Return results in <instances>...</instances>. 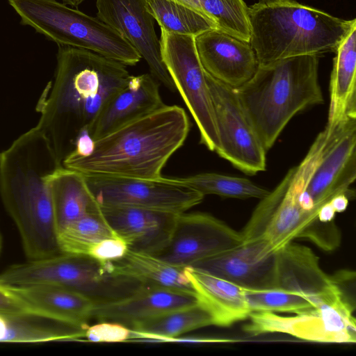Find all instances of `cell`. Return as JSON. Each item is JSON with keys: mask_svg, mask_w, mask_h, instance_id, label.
Instances as JSON below:
<instances>
[{"mask_svg": "<svg viewBox=\"0 0 356 356\" xmlns=\"http://www.w3.org/2000/svg\"><path fill=\"white\" fill-rule=\"evenodd\" d=\"M242 243L241 232L214 216L206 213L184 212L178 214L168 242L154 255L184 268Z\"/></svg>", "mask_w": 356, "mask_h": 356, "instance_id": "4fadbf2b", "label": "cell"}, {"mask_svg": "<svg viewBox=\"0 0 356 356\" xmlns=\"http://www.w3.org/2000/svg\"><path fill=\"white\" fill-rule=\"evenodd\" d=\"M82 329L29 309L0 312V342L36 343L79 340Z\"/></svg>", "mask_w": 356, "mask_h": 356, "instance_id": "d4e9b609", "label": "cell"}, {"mask_svg": "<svg viewBox=\"0 0 356 356\" xmlns=\"http://www.w3.org/2000/svg\"><path fill=\"white\" fill-rule=\"evenodd\" d=\"M100 207L106 220L129 250L153 255L168 242L178 216L131 207Z\"/></svg>", "mask_w": 356, "mask_h": 356, "instance_id": "44dd1931", "label": "cell"}, {"mask_svg": "<svg viewBox=\"0 0 356 356\" xmlns=\"http://www.w3.org/2000/svg\"><path fill=\"white\" fill-rule=\"evenodd\" d=\"M131 330L119 323L99 321L85 329L83 338L92 342H123L131 340Z\"/></svg>", "mask_w": 356, "mask_h": 356, "instance_id": "836d02e7", "label": "cell"}, {"mask_svg": "<svg viewBox=\"0 0 356 356\" xmlns=\"http://www.w3.org/2000/svg\"><path fill=\"white\" fill-rule=\"evenodd\" d=\"M270 288L303 297L315 306L341 298L350 300L332 276L321 268L318 257L309 247L293 241L275 252Z\"/></svg>", "mask_w": 356, "mask_h": 356, "instance_id": "2e32d148", "label": "cell"}, {"mask_svg": "<svg viewBox=\"0 0 356 356\" xmlns=\"http://www.w3.org/2000/svg\"><path fill=\"white\" fill-rule=\"evenodd\" d=\"M48 182L58 232L81 216L100 209L83 174L61 167Z\"/></svg>", "mask_w": 356, "mask_h": 356, "instance_id": "484cf974", "label": "cell"}, {"mask_svg": "<svg viewBox=\"0 0 356 356\" xmlns=\"http://www.w3.org/2000/svg\"><path fill=\"white\" fill-rule=\"evenodd\" d=\"M129 250L127 243L120 237H112L97 243L88 256L102 262L108 263L122 258Z\"/></svg>", "mask_w": 356, "mask_h": 356, "instance_id": "e575fe53", "label": "cell"}, {"mask_svg": "<svg viewBox=\"0 0 356 356\" xmlns=\"http://www.w3.org/2000/svg\"><path fill=\"white\" fill-rule=\"evenodd\" d=\"M200 12L218 29L249 42L248 7L243 0H175Z\"/></svg>", "mask_w": 356, "mask_h": 356, "instance_id": "4dcf8cb0", "label": "cell"}, {"mask_svg": "<svg viewBox=\"0 0 356 356\" xmlns=\"http://www.w3.org/2000/svg\"><path fill=\"white\" fill-rule=\"evenodd\" d=\"M20 24L58 45L92 51L124 65H136L138 52L117 31L97 17L57 0H8Z\"/></svg>", "mask_w": 356, "mask_h": 356, "instance_id": "52a82bcc", "label": "cell"}, {"mask_svg": "<svg viewBox=\"0 0 356 356\" xmlns=\"http://www.w3.org/2000/svg\"><path fill=\"white\" fill-rule=\"evenodd\" d=\"M161 31V53L165 66L197 126L200 143L216 152L219 140L213 105L195 37Z\"/></svg>", "mask_w": 356, "mask_h": 356, "instance_id": "9c48e42d", "label": "cell"}, {"mask_svg": "<svg viewBox=\"0 0 356 356\" xmlns=\"http://www.w3.org/2000/svg\"><path fill=\"white\" fill-rule=\"evenodd\" d=\"M1 248H2V235H1V230H0V252H1Z\"/></svg>", "mask_w": 356, "mask_h": 356, "instance_id": "f35d334b", "label": "cell"}, {"mask_svg": "<svg viewBox=\"0 0 356 356\" xmlns=\"http://www.w3.org/2000/svg\"><path fill=\"white\" fill-rule=\"evenodd\" d=\"M62 3L65 5L71 6L72 7H78L81 3H83L85 0H61Z\"/></svg>", "mask_w": 356, "mask_h": 356, "instance_id": "74e56055", "label": "cell"}, {"mask_svg": "<svg viewBox=\"0 0 356 356\" xmlns=\"http://www.w3.org/2000/svg\"><path fill=\"white\" fill-rule=\"evenodd\" d=\"M356 25L337 47L330 81V106L327 127L334 129L356 118Z\"/></svg>", "mask_w": 356, "mask_h": 356, "instance_id": "cb8c5ba5", "label": "cell"}, {"mask_svg": "<svg viewBox=\"0 0 356 356\" xmlns=\"http://www.w3.org/2000/svg\"><path fill=\"white\" fill-rule=\"evenodd\" d=\"M249 42L259 65L335 52L355 19L346 20L294 0H259L248 7Z\"/></svg>", "mask_w": 356, "mask_h": 356, "instance_id": "5b68a950", "label": "cell"}, {"mask_svg": "<svg viewBox=\"0 0 356 356\" xmlns=\"http://www.w3.org/2000/svg\"><path fill=\"white\" fill-rule=\"evenodd\" d=\"M49 284L79 291L95 302L125 296L141 284L113 276L111 262L89 256L62 253L51 257L12 265L0 273L1 286Z\"/></svg>", "mask_w": 356, "mask_h": 356, "instance_id": "ba28073f", "label": "cell"}, {"mask_svg": "<svg viewBox=\"0 0 356 356\" xmlns=\"http://www.w3.org/2000/svg\"><path fill=\"white\" fill-rule=\"evenodd\" d=\"M275 254L264 240L254 239L200 261L192 267L244 288L267 289L272 284Z\"/></svg>", "mask_w": 356, "mask_h": 356, "instance_id": "d6986e66", "label": "cell"}, {"mask_svg": "<svg viewBox=\"0 0 356 356\" xmlns=\"http://www.w3.org/2000/svg\"><path fill=\"white\" fill-rule=\"evenodd\" d=\"M245 294L251 312L296 314L316 307L303 297L275 288H245Z\"/></svg>", "mask_w": 356, "mask_h": 356, "instance_id": "d6a6232c", "label": "cell"}, {"mask_svg": "<svg viewBox=\"0 0 356 356\" xmlns=\"http://www.w3.org/2000/svg\"><path fill=\"white\" fill-rule=\"evenodd\" d=\"M97 17L120 33L147 63L150 74L165 88L175 86L163 61L160 40L147 0H95Z\"/></svg>", "mask_w": 356, "mask_h": 356, "instance_id": "5bb4252c", "label": "cell"}, {"mask_svg": "<svg viewBox=\"0 0 356 356\" xmlns=\"http://www.w3.org/2000/svg\"><path fill=\"white\" fill-rule=\"evenodd\" d=\"M211 94L219 146L216 152L248 175L266 168V150L248 120L235 88L217 80L206 72Z\"/></svg>", "mask_w": 356, "mask_h": 356, "instance_id": "7c38bea8", "label": "cell"}, {"mask_svg": "<svg viewBox=\"0 0 356 356\" xmlns=\"http://www.w3.org/2000/svg\"><path fill=\"white\" fill-rule=\"evenodd\" d=\"M350 196L347 194L341 193L334 197L330 201L332 207L336 213L344 211L348 204V200Z\"/></svg>", "mask_w": 356, "mask_h": 356, "instance_id": "8d00e7d4", "label": "cell"}, {"mask_svg": "<svg viewBox=\"0 0 356 356\" xmlns=\"http://www.w3.org/2000/svg\"><path fill=\"white\" fill-rule=\"evenodd\" d=\"M328 138L329 132L325 127L302 161L291 168L274 190L261 199L241 231L243 242L262 239L274 253L296 238L309 241L327 252L339 247L341 234L334 220L321 222L318 219L320 209H309L302 200Z\"/></svg>", "mask_w": 356, "mask_h": 356, "instance_id": "277c9868", "label": "cell"}, {"mask_svg": "<svg viewBox=\"0 0 356 356\" xmlns=\"http://www.w3.org/2000/svg\"><path fill=\"white\" fill-rule=\"evenodd\" d=\"M184 269L197 304L209 314L213 325L229 327L248 318L251 312L244 287L200 268Z\"/></svg>", "mask_w": 356, "mask_h": 356, "instance_id": "603a6c76", "label": "cell"}, {"mask_svg": "<svg viewBox=\"0 0 356 356\" xmlns=\"http://www.w3.org/2000/svg\"><path fill=\"white\" fill-rule=\"evenodd\" d=\"M54 81L38 101L36 127L47 138L60 165L79 138L88 134L108 100L131 75L124 64L84 49L58 45Z\"/></svg>", "mask_w": 356, "mask_h": 356, "instance_id": "6da1fadb", "label": "cell"}, {"mask_svg": "<svg viewBox=\"0 0 356 356\" xmlns=\"http://www.w3.org/2000/svg\"><path fill=\"white\" fill-rule=\"evenodd\" d=\"M184 268L169 264L155 255L130 250L120 259L111 262L113 276L142 284L193 291Z\"/></svg>", "mask_w": 356, "mask_h": 356, "instance_id": "4316f807", "label": "cell"}, {"mask_svg": "<svg viewBox=\"0 0 356 356\" xmlns=\"http://www.w3.org/2000/svg\"><path fill=\"white\" fill-rule=\"evenodd\" d=\"M118 235L104 218L100 209L88 213L58 232V243L63 253L88 256L99 242ZM120 237V236H119Z\"/></svg>", "mask_w": 356, "mask_h": 356, "instance_id": "f546056e", "label": "cell"}, {"mask_svg": "<svg viewBox=\"0 0 356 356\" xmlns=\"http://www.w3.org/2000/svg\"><path fill=\"white\" fill-rule=\"evenodd\" d=\"M61 167L36 127L0 154V195L29 261L63 253L48 182Z\"/></svg>", "mask_w": 356, "mask_h": 356, "instance_id": "7a4b0ae2", "label": "cell"}, {"mask_svg": "<svg viewBox=\"0 0 356 356\" xmlns=\"http://www.w3.org/2000/svg\"><path fill=\"white\" fill-rule=\"evenodd\" d=\"M24 309H27L0 286V312L19 311Z\"/></svg>", "mask_w": 356, "mask_h": 356, "instance_id": "d590c367", "label": "cell"}, {"mask_svg": "<svg viewBox=\"0 0 356 356\" xmlns=\"http://www.w3.org/2000/svg\"><path fill=\"white\" fill-rule=\"evenodd\" d=\"M200 61L213 78L236 88L256 72L259 62L250 42L218 29L195 38Z\"/></svg>", "mask_w": 356, "mask_h": 356, "instance_id": "e0dca14e", "label": "cell"}, {"mask_svg": "<svg viewBox=\"0 0 356 356\" xmlns=\"http://www.w3.org/2000/svg\"><path fill=\"white\" fill-rule=\"evenodd\" d=\"M197 303L192 291L142 284L125 296L96 302L92 318L129 327L136 322Z\"/></svg>", "mask_w": 356, "mask_h": 356, "instance_id": "ac0fdd59", "label": "cell"}, {"mask_svg": "<svg viewBox=\"0 0 356 356\" xmlns=\"http://www.w3.org/2000/svg\"><path fill=\"white\" fill-rule=\"evenodd\" d=\"M85 177L100 207H131L179 214L201 203L204 197L177 178Z\"/></svg>", "mask_w": 356, "mask_h": 356, "instance_id": "8fae6325", "label": "cell"}, {"mask_svg": "<svg viewBox=\"0 0 356 356\" xmlns=\"http://www.w3.org/2000/svg\"><path fill=\"white\" fill-rule=\"evenodd\" d=\"M26 309L86 329L95 301L76 290L49 284L1 286Z\"/></svg>", "mask_w": 356, "mask_h": 356, "instance_id": "7402d4cb", "label": "cell"}, {"mask_svg": "<svg viewBox=\"0 0 356 356\" xmlns=\"http://www.w3.org/2000/svg\"><path fill=\"white\" fill-rule=\"evenodd\" d=\"M165 105L159 83L151 74L131 75L127 83L102 108L90 124L88 135L95 140Z\"/></svg>", "mask_w": 356, "mask_h": 356, "instance_id": "ffe728a7", "label": "cell"}, {"mask_svg": "<svg viewBox=\"0 0 356 356\" xmlns=\"http://www.w3.org/2000/svg\"><path fill=\"white\" fill-rule=\"evenodd\" d=\"M177 179L203 195H217L227 198L261 200L270 192L248 179L214 172H204Z\"/></svg>", "mask_w": 356, "mask_h": 356, "instance_id": "1f68e13d", "label": "cell"}, {"mask_svg": "<svg viewBox=\"0 0 356 356\" xmlns=\"http://www.w3.org/2000/svg\"><path fill=\"white\" fill-rule=\"evenodd\" d=\"M355 305L341 298L307 310L282 316L276 312H251L243 331L250 337L286 334L301 340L327 343H355Z\"/></svg>", "mask_w": 356, "mask_h": 356, "instance_id": "30bf717a", "label": "cell"}, {"mask_svg": "<svg viewBox=\"0 0 356 356\" xmlns=\"http://www.w3.org/2000/svg\"><path fill=\"white\" fill-rule=\"evenodd\" d=\"M235 92L268 151L296 114L323 104L318 56H300L259 65L252 78Z\"/></svg>", "mask_w": 356, "mask_h": 356, "instance_id": "8992f818", "label": "cell"}, {"mask_svg": "<svg viewBox=\"0 0 356 356\" xmlns=\"http://www.w3.org/2000/svg\"><path fill=\"white\" fill-rule=\"evenodd\" d=\"M304 195L315 206L322 207L337 195L352 196L350 188L356 178V118L334 129Z\"/></svg>", "mask_w": 356, "mask_h": 356, "instance_id": "9a60e30c", "label": "cell"}, {"mask_svg": "<svg viewBox=\"0 0 356 356\" xmlns=\"http://www.w3.org/2000/svg\"><path fill=\"white\" fill-rule=\"evenodd\" d=\"M147 8L161 27L169 33L196 37L217 29L207 16L175 0H147Z\"/></svg>", "mask_w": 356, "mask_h": 356, "instance_id": "f1b7e54d", "label": "cell"}, {"mask_svg": "<svg viewBox=\"0 0 356 356\" xmlns=\"http://www.w3.org/2000/svg\"><path fill=\"white\" fill-rule=\"evenodd\" d=\"M213 325L209 314L197 303L132 324L131 339L170 341L186 332Z\"/></svg>", "mask_w": 356, "mask_h": 356, "instance_id": "83f0119b", "label": "cell"}, {"mask_svg": "<svg viewBox=\"0 0 356 356\" xmlns=\"http://www.w3.org/2000/svg\"><path fill=\"white\" fill-rule=\"evenodd\" d=\"M190 128L184 109L165 105L92 140L84 154L68 156L63 167L85 176L160 178Z\"/></svg>", "mask_w": 356, "mask_h": 356, "instance_id": "3957f363", "label": "cell"}]
</instances>
